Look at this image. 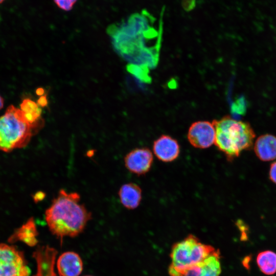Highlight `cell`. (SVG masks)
<instances>
[{"label": "cell", "instance_id": "cb8c5ba5", "mask_svg": "<svg viewBox=\"0 0 276 276\" xmlns=\"http://www.w3.org/2000/svg\"><path fill=\"white\" fill-rule=\"evenodd\" d=\"M5 0H0V4L3 3Z\"/></svg>", "mask_w": 276, "mask_h": 276}, {"label": "cell", "instance_id": "52a82bcc", "mask_svg": "<svg viewBox=\"0 0 276 276\" xmlns=\"http://www.w3.org/2000/svg\"><path fill=\"white\" fill-rule=\"evenodd\" d=\"M220 252L210 256L204 260L181 269L169 268L170 276H219L221 272Z\"/></svg>", "mask_w": 276, "mask_h": 276}, {"label": "cell", "instance_id": "2e32d148", "mask_svg": "<svg viewBox=\"0 0 276 276\" xmlns=\"http://www.w3.org/2000/svg\"><path fill=\"white\" fill-rule=\"evenodd\" d=\"M20 109L30 123L43 126V121L41 117L42 110L37 103L30 99H25L20 104Z\"/></svg>", "mask_w": 276, "mask_h": 276}, {"label": "cell", "instance_id": "8fae6325", "mask_svg": "<svg viewBox=\"0 0 276 276\" xmlns=\"http://www.w3.org/2000/svg\"><path fill=\"white\" fill-rule=\"evenodd\" d=\"M155 155L164 162L175 160L180 153V146L176 140L168 135H162L153 143Z\"/></svg>", "mask_w": 276, "mask_h": 276}, {"label": "cell", "instance_id": "e0dca14e", "mask_svg": "<svg viewBox=\"0 0 276 276\" xmlns=\"http://www.w3.org/2000/svg\"><path fill=\"white\" fill-rule=\"evenodd\" d=\"M257 263L264 274L270 275L276 272V253L267 250L259 252L257 257Z\"/></svg>", "mask_w": 276, "mask_h": 276}, {"label": "cell", "instance_id": "9c48e42d", "mask_svg": "<svg viewBox=\"0 0 276 276\" xmlns=\"http://www.w3.org/2000/svg\"><path fill=\"white\" fill-rule=\"evenodd\" d=\"M153 157L147 148H137L129 152L124 158L125 166L132 173L142 175L151 169Z\"/></svg>", "mask_w": 276, "mask_h": 276}, {"label": "cell", "instance_id": "d6986e66", "mask_svg": "<svg viewBox=\"0 0 276 276\" xmlns=\"http://www.w3.org/2000/svg\"><path fill=\"white\" fill-rule=\"evenodd\" d=\"M56 6L60 9L69 11L73 8L77 0H53Z\"/></svg>", "mask_w": 276, "mask_h": 276}, {"label": "cell", "instance_id": "ac0fdd59", "mask_svg": "<svg viewBox=\"0 0 276 276\" xmlns=\"http://www.w3.org/2000/svg\"><path fill=\"white\" fill-rule=\"evenodd\" d=\"M127 71L141 82L149 84L152 79L149 75L150 68L145 65L129 63L127 66Z\"/></svg>", "mask_w": 276, "mask_h": 276}, {"label": "cell", "instance_id": "3957f363", "mask_svg": "<svg viewBox=\"0 0 276 276\" xmlns=\"http://www.w3.org/2000/svg\"><path fill=\"white\" fill-rule=\"evenodd\" d=\"M216 131L215 144L228 161L238 157L253 145L255 133L247 122L225 116L212 122Z\"/></svg>", "mask_w": 276, "mask_h": 276}, {"label": "cell", "instance_id": "7c38bea8", "mask_svg": "<svg viewBox=\"0 0 276 276\" xmlns=\"http://www.w3.org/2000/svg\"><path fill=\"white\" fill-rule=\"evenodd\" d=\"M56 266L59 276H79L83 270V262L80 256L71 251L61 254Z\"/></svg>", "mask_w": 276, "mask_h": 276}, {"label": "cell", "instance_id": "d4e9b609", "mask_svg": "<svg viewBox=\"0 0 276 276\" xmlns=\"http://www.w3.org/2000/svg\"><path fill=\"white\" fill-rule=\"evenodd\" d=\"M85 276H93V275H85Z\"/></svg>", "mask_w": 276, "mask_h": 276}, {"label": "cell", "instance_id": "5bb4252c", "mask_svg": "<svg viewBox=\"0 0 276 276\" xmlns=\"http://www.w3.org/2000/svg\"><path fill=\"white\" fill-rule=\"evenodd\" d=\"M118 194L121 203L128 209L136 208L142 200V190L134 183L130 182L122 185Z\"/></svg>", "mask_w": 276, "mask_h": 276}, {"label": "cell", "instance_id": "4fadbf2b", "mask_svg": "<svg viewBox=\"0 0 276 276\" xmlns=\"http://www.w3.org/2000/svg\"><path fill=\"white\" fill-rule=\"evenodd\" d=\"M257 156L264 162L276 158V137L266 134L259 136L256 141L254 148Z\"/></svg>", "mask_w": 276, "mask_h": 276}, {"label": "cell", "instance_id": "44dd1931", "mask_svg": "<svg viewBox=\"0 0 276 276\" xmlns=\"http://www.w3.org/2000/svg\"><path fill=\"white\" fill-rule=\"evenodd\" d=\"M37 104L41 107L46 106L48 104L47 96H41L37 101Z\"/></svg>", "mask_w": 276, "mask_h": 276}, {"label": "cell", "instance_id": "30bf717a", "mask_svg": "<svg viewBox=\"0 0 276 276\" xmlns=\"http://www.w3.org/2000/svg\"><path fill=\"white\" fill-rule=\"evenodd\" d=\"M57 254L48 245L38 246L33 254L37 263V272L33 276H57L54 270Z\"/></svg>", "mask_w": 276, "mask_h": 276}, {"label": "cell", "instance_id": "ffe728a7", "mask_svg": "<svg viewBox=\"0 0 276 276\" xmlns=\"http://www.w3.org/2000/svg\"><path fill=\"white\" fill-rule=\"evenodd\" d=\"M269 178L276 184V162L271 164L269 170Z\"/></svg>", "mask_w": 276, "mask_h": 276}, {"label": "cell", "instance_id": "603a6c76", "mask_svg": "<svg viewBox=\"0 0 276 276\" xmlns=\"http://www.w3.org/2000/svg\"><path fill=\"white\" fill-rule=\"evenodd\" d=\"M3 106H4V99L0 96V110L3 107Z\"/></svg>", "mask_w": 276, "mask_h": 276}, {"label": "cell", "instance_id": "9a60e30c", "mask_svg": "<svg viewBox=\"0 0 276 276\" xmlns=\"http://www.w3.org/2000/svg\"><path fill=\"white\" fill-rule=\"evenodd\" d=\"M38 235L34 219L31 218L17 229L12 237L18 238V240L24 242L30 246H34L38 242L36 238Z\"/></svg>", "mask_w": 276, "mask_h": 276}, {"label": "cell", "instance_id": "7402d4cb", "mask_svg": "<svg viewBox=\"0 0 276 276\" xmlns=\"http://www.w3.org/2000/svg\"><path fill=\"white\" fill-rule=\"evenodd\" d=\"M36 94L38 96H42V95L44 94V90L43 88H39L36 90Z\"/></svg>", "mask_w": 276, "mask_h": 276}, {"label": "cell", "instance_id": "7a4b0ae2", "mask_svg": "<svg viewBox=\"0 0 276 276\" xmlns=\"http://www.w3.org/2000/svg\"><path fill=\"white\" fill-rule=\"evenodd\" d=\"M45 219L51 233L62 241L65 237H75L81 234L91 214L80 203L78 193L61 189L46 210Z\"/></svg>", "mask_w": 276, "mask_h": 276}, {"label": "cell", "instance_id": "6da1fadb", "mask_svg": "<svg viewBox=\"0 0 276 276\" xmlns=\"http://www.w3.org/2000/svg\"><path fill=\"white\" fill-rule=\"evenodd\" d=\"M163 22L146 10L107 29L117 52L129 63L155 67L159 59Z\"/></svg>", "mask_w": 276, "mask_h": 276}, {"label": "cell", "instance_id": "277c9868", "mask_svg": "<svg viewBox=\"0 0 276 276\" xmlns=\"http://www.w3.org/2000/svg\"><path fill=\"white\" fill-rule=\"evenodd\" d=\"M42 127L30 123L20 109L10 105L0 117V150L9 152L26 146Z\"/></svg>", "mask_w": 276, "mask_h": 276}, {"label": "cell", "instance_id": "8992f818", "mask_svg": "<svg viewBox=\"0 0 276 276\" xmlns=\"http://www.w3.org/2000/svg\"><path fill=\"white\" fill-rule=\"evenodd\" d=\"M23 252L14 246L0 243V276H30Z\"/></svg>", "mask_w": 276, "mask_h": 276}, {"label": "cell", "instance_id": "ba28073f", "mask_svg": "<svg viewBox=\"0 0 276 276\" xmlns=\"http://www.w3.org/2000/svg\"><path fill=\"white\" fill-rule=\"evenodd\" d=\"M216 131L213 123L199 121L193 123L188 132V139L192 146L205 149L215 143Z\"/></svg>", "mask_w": 276, "mask_h": 276}, {"label": "cell", "instance_id": "5b68a950", "mask_svg": "<svg viewBox=\"0 0 276 276\" xmlns=\"http://www.w3.org/2000/svg\"><path fill=\"white\" fill-rule=\"evenodd\" d=\"M219 249L203 244L193 235H189L181 241L174 244L170 254V269H181L197 264Z\"/></svg>", "mask_w": 276, "mask_h": 276}]
</instances>
